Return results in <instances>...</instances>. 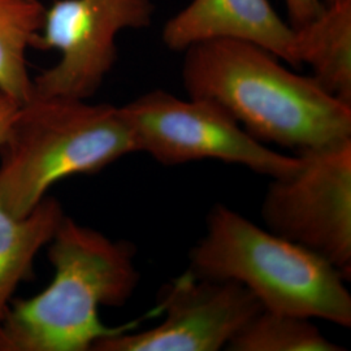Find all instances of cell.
I'll list each match as a JSON object with an SVG mask.
<instances>
[{
	"instance_id": "6da1fadb",
	"label": "cell",
	"mask_w": 351,
	"mask_h": 351,
	"mask_svg": "<svg viewBox=\"0 0 351 351\" xmlns=\"http://www.w3.org/2000/svg\"><path fill=\"white\" fill-rule=\"evenodd\" d=\"M184 52L189 97L219 104L264 145L301 152L351 138L350 104L263 47L213 39Z\"/></svg>"
},
{
	"instance_id": "7a4b0ae2",
	"label": "cell",
	"mask_w": 351,
	"mask_h": 351,
	"mask_svg": "<svg viewBox=\"0 0 351 351\" xmlns=\"http://www.w3.org/2000/svg\"><path fill=\"white\" fill-rule=\"evenodd\" d=\"M136 247L64 217L50 241V285L17 300L0 326V351H88L126 330L99 320V307L124 306L138 287Z\"/></svg>"
},
{
	"instance_id": "3957f363",
	"label": "cell",
	"mask_w": 351,
	"mask_h": 351,
	"mask_svg": "<svg viewBox=\"0 0 351 351\" xmlns=\"http://www.w3.org/2000/svg\"><path fill=\"white\" fill-rule=\"evenodd\" d=\"M137 152L121 107L33 95L0 146V203L24 217L66 177L93 175Z\"/></svg>"
},
{
	"instance_id": "277c9868",
	"label": "cell",
	"mask_w": 351,
	"mask_h": 351,
	"mask_svg": "<svg viewBox=\"0 0 351 351\" xmlns=\"http://www.w3.org/2000/svg\"><path fill=\"white\" fill-rule=\"evenodd\" d=\"M194 275L234 281L264 310L351 326L346 277L326 259L216 204L189 254Z\"/></svg>"
},
{
	"instance_id": "5b68a950",
	"label": "cell",
	"mask_w": 351,
	"mask_h": 351,
	"mask_svg": "<svg viewBox=\"0 0 351 351\" xmlns=\"http://www.w3.org/2000/svg\"><path fill=\"white\" fill-rule=\"evenodd\" d=\"M137 151L163 165L220 160L259 175L282 178L301 165L300 156L269 149L250 136L223 107L207 99H181L152 90L121 107Z\"/></svg>"
},
{
	"instance_id": "8992f818",
	"label": "cell",
	"mask_w": 351,
	"mask_h": 351,
	"mask_svg": "<svg viewBox=\"0 0 351 351\" xmlns=\"http://www.w3.org/2000/svg\"><path fill=\"white\" fill-rule=\"evenodd\" d=\"M297 172L272 178L264 226L351 276V138L298 152Z\"/></svg>"
},
{
	"instance_id": "52a82bcc",
	"label": "cell",
	"mask_w": 351,
	"mask_h": 351,
	"mask_svg": "<svg viewBox=\"0 0 351 351\" xmlns=\"http://www.w3.org/2000/svg\"><path fill=\"white\" fill-rule=\"evenodd\" d=\"M154 13L152 0H56L33 49L60 59L33 80V95L90 99L117 60V36L150 26Z\"/></svg>"
},
{
	"instance_id": "ba28073f",
	"label": "cell",
	"mask_w": 351,
	"mask_h": 351,
	"mask_svg": "<svg viewBox=\"0 0 351 351\" xmlns=\"http://www.w3.org/2000/svg\"><path fill=\"white\" fill-rule=\"evenodd\" d=\"M262 304L234 281L194 275L171 280L158 293L163 320L141 332L99 339L94 351H217L226 349Z\"/></svg>"
},
{
	"instance_id": "9c48e42d",
	"label": "cell",
	"mask_w": 351,
	"mask_h": 351,
	"mask_svg": "<svg viewBox=\"0 0 351 351\" xmlns=\"http://www.w3.org/2000/svg\"><path fill=\"white\" fill-rule=\"evenodd\" d=\"M163 43L172 51L213 39L254 43L300 68L295 32L268 0H191L163 27Z\"/></svg>"
},
{
	"instance_id": "30bf717a",
	"label": "cell",
	"mask_w": 351,
	"mask_h": 351,
	"mask_svg": "<svg viewBox=\"0 0 351 351\" xmlns=\"http://www.w3.org/2000/svg\"><path fill=\"white\" fill-rule=\"evenodd\" d=\"M301 65L330 95L351 106V0H335L295 27Z\"/></svg>"
},
{
	"instance_id": "8fae6325",
	"label": "cell",
	"mask_w": 351,
	"mask_h": 351,
	"mask_svg": "<svg viewBox=\"0 0 351 351\" xmlns=\"http://www.w3.org/2000/svg\"><path fill=\"white\" fill-rule=\"evenodd\" d=\"M65 217L60 202L45 197L24 217H16L0 203V326L12 295L30 275L39 250L50 243Z\"/></svg>"
},
{
	"instance_id": "7c38bea8",
	"label": "cell",
	"mask_w": 351,
	"mask_h": 351,
	"mask_svg": "<svg viewBox=\"0 0 351 351\" xmlns=\"http://www.w3.org/2000/svg\"><path fill=\"white\" fill-rule=\"evenodd\" d=\"M45 12L40 0H0V91L20 104L33 97L26 51L34 46Z\"/></svg>"
},
{
	"instance_id": "4fadbf2b",
	"label": "cell",
	"mask_w": 351,
	"mask_h": 351,
	"mask_svg": "<svg viewBox=\"0 0 351 351\" xmlns=\"http://www.w3.org/2000/svg\"><path fill=\"white\" fill-rule=\"evenodd\" d=\"M232 351H339L311 319L262 308L226 346Z\"/></svg>"
},
{
	"instance_id": "5bb4252c",
	"label": "cell",
	"mask_w": 351,
	"mask_h": 351,
	"mask_svg": "<svg viewBox=\"0 0 351 351\" xmlns=\"http://www.w3.org/2000/svg\"><path fill=\"white\" fill-rule=\"evenodd\" d=\"M293 29L307 24L326 7L323 0H284Z\"/></svg>"
},
{
	"instance_id": "9a60e30c",
	"label": "cell",
	"mask_w": 351,
	"mask_h": 351,
	"mask_svg": "<svg viewBox=\"0 0 351 351\" xmlns=\"http://www.w3.org/2000/svg\"><path fill=\"white\" fill-rule=\"evenodd\" d=\"M20 106L21 104L16 99L0 91V146L10 130Z\"/></svg>"
},
{
	"instance_id": "2e32d148",
	"label": "cell",
	"mask_w": 351,
	"mask_h": 351,
	"mask_svg": "<svg viewBox=\"0 0 351 351\" xmlns=\"http://www.w3.org/2000/svg\"><path fill=\"white\" fill-rule=\"evenodd\" d=\"M330 1H335V0H326V3H330Z\"/></svg>"
}]
</instances>
